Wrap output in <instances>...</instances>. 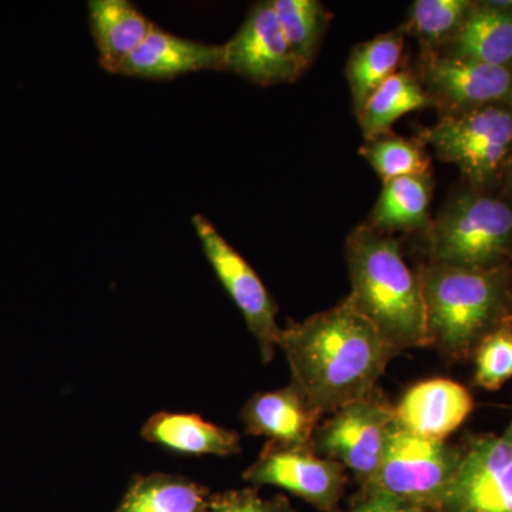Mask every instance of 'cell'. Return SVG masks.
Here are the masks:
<instances>
[{
	"label": "cell",
	"mask_w": 512,
	"mask_h": 512,
	"mask_svg": "<svg viewBox=\"0 0 512 512\" xmlns=\"http://www.w3.org/2000/svg\"><path fill=\"white\" fill-rule=\"evenodd\" d=\"M278 349L292 383L320 414L375 392L397 350L362 315L349 296L328 311L281 329Z\"/></svg>",
	"instance_id": "obj_1"
},
{
	"label": "cell",
	"mask_w": 512,
	"mask_h": 512,
	"mask_svg": "<svg viewBox=\"0 0 512 512\" xmlns=\"http://www.w3.org/2000/svg\"><path fill=\"white\" fill-rule=\"evenodd\" d=\"M439 512H512V416L503 433L474 437L461 448Z\"/></svg>",
	"instance_id": "obj_9"
},
{
	"label": "cell",
	"mask_w": 512,
	"mask_h": 512,
	"mask_svg": "<svg viewBox=\"0 0 512 512\" xmlns=\"http://www.w3.org/2000/svg\"><path fill=\"white\" fill-rule=\"evenodd\" d=\"M208 512H292L281 500H266L255 490L228 491L214 495Z\"/></svg>",
	"instance_id": "obj_27"
},
{
	"label": "cell",
	"mask_w": 512,
	"mask_h": 512,
	"mask_svg": "<svg viewBox=\"0 0 512 512\" xmlns=\"http://www.w3.org/2000/svg\"><path fill=\"white\" fill-rule=\"evenodd\" d=\"M512 377V328L505 323L477 346L474 382L485 390H498Z\"/></svg>",
	"instance_id": "obj_26"
},
{
	"label": "cell",
	"mask_w": 512,
	"mask_h": 512,
	"mask_svg": "<svg viewBox=\"0 0 512 512\" xmlns=\"http://www.w3.org/2000/svg\"><path fill=\"white\" fill-rule=\"evenodd\" d=\"M224 46L225 70L258 86L293 83L302 76L272 2H258Z\"/></svg>",
	"instance_id": "obj_12"
},
{
	"label": "cell",
	"mask_w": 512,
	"mask_h": 512,
	"mask_svg": "<svg viewBox=\"0 0 512 512\" xmlns=\"http://www.w3.org/2000/svg\"><path fill=\"white\" fill-rule=\"evenodd\" d=\"M436 107L419 77L409 72H396L367 100L356 117L365 140L387 134L397 120L406 114Z\"/></svg>",
	"instance_id": "obj_22"
},
{
	"label": "cell",
	"mask_w": 512,
	"mask_h": 512,
	"mask_svg": "<svg viewBox=\"0 0 512 512\" xmlns=\"http://www.w3.org/2000/svg\"><path fill=\"white\" fill-rule=\"evenodd\" d=\"M440 55L494 66L512 64V2H474Z\"/></svg>",
	"instance_id": "obj_16"
},
{
	"label": "cell",
	"mask_w": 512,
	"mask_h": 512,
	"mask_svg": "<svg viewBox=\"0 0 512 512\" xmlns=\"http://www.w3.org/2000/svg\"><path fill=\"white\" fill-rule=\"evenodd\" d=\"M320 414L295 384L256 393L241 410L245 433L288 447H309Z\"/></svg>",
	"instance_id": "obj_14"
},
{
	"label": "cell",
	"mask_w": 512,
	"mask_h": 512,
	"mask_svg": "<svg viewBox=\"0 0 512 512\" xmlns=\"http://www.w3.org/2000/svg\"><path fill=\"white\" fill-rule=\"evenodd\" d=\"M420 141L440 160L457 165L474 187L503 177L512 151V107L490 106L466 113L444 114L421 131Z\"/></svg>",
	"instance_id": "obj_6"
},
{
	"label": "cell",
	"mask_w": 512,
	"mask_h": 512,
	"mask_svg": "<svg viewBox=\"0 0 512 512\" xmlns=\"http://www.w3.org/2000/svg\"><path fill=\"white\" fill-rule=\"evenodd\" d=\"M360 154L379 174L383 183L406 175L431 173L430 158L420 140L383 134L367 140Z\"/></svg>",
	"instance_id": "obj_25"
},
{
	"label": "cell",
	"mask_w": 512,
	"mask_h": 512,
	"mask_svg": "<svg viewBox=\"0 0 512 512\" xmlns=\"http://www.w3.org/2000/svg\"><path fill=\"white\" fill-rule=\"evenodd\" d=\"M419 80L437 109L466 113L490 106L512 107V64L494 66L424 50Z\"/></svg>",
	"instance_id": "obj_10"
},
{
	"label": "cell",
	"mask_w": 512,
	"mask_h": 512,
	"mask_svg": "<svg viewBox=\"0 0 512 512\" xmlns=\"http://www.w3.org/2000/svg\"><path fill=\"white\" fill-rule=\"evenodd\" d=\"M141 436L148 443L185 456L229 457L241 453V439L235 431L210 423L198 414H153L141 427Z\"/></svg>",
	"instance_id": "obj_17"
},
{
	"label": "cell",
	"mask_w": 512,
	"mask_h": 512,
	"mask_svg": "<svg viewBox=\"0 0 512 512\" xmlns=\"http://www.w3.org/2000/svg\"><path fill=\"white\" fill-rule=\"evenodd\" d=\"M202 70H225L224 46L184 39L154 26L144 42L128 57L120 74L168 80Z\"/></svg>",
	"instance_id": "obj_15"
},
{
	"label": "cell",
	"mask_w": 512,
	"mask_h": 512,
	"mask_svg": "<svg viewBox=\"0 0 512 512\" xmlns=\"http://www.w3.org/2000/svg\"><path fill=\"white\" fill-rule=\"evenodd\" d=\"M404 37V29H396L360 43L350 53L345 72L356 117L370 96L397 72L402 60Z\"/></svg>",
	"instance_id": "obj_21"
},
{
	"label": "cell",
	"mask_w": 512,
	"mask_h": 512,
	"mask_svg": "<svg viewBox=\"0 0 512 512\" xmlns=\"http://www.w3.org/2000/svg\"><path fill=\"white\" fill-rule=\"evenodd\" d=\"M503 177L507 190L512 195V151L510 157H508L507 163L504 165Z\"/></svg>",
	"instance_id": "obj_29"
},
{
	"label": "cell",
	"mask_w": 512,
	"mask_h": 512,
	"mask_svg": "<svg viewBox=\"0 0 512 512\" xmlns=\"http://www.w3.org/2000/svg\"><path fill=\"white\" fill-rule=\"evenodd\" d=\"M89 22L100 66L113 74H120L128 57L156 26L128 0H92Z\"/></svg>",
	"instance_id": "obj_18"
},
{
	"label": "cell",
	"mask_w": 512,
	"mask_h": 512,
	"mask_svg": "<svg viewBox=\"0 0 512 512\" xmlns=\"http://www.w3.org/2000/svg\"><path fill=\"white\" fill-rule=\"evenodd\" d=\"M276 18L302 73L311 67L332 15L318 0H274Z\"/></svg>",
	"instance_id": "obj_23"
},
{
	"label": "cell",
	"mask_w": 512,
	"mask_h": 512,
	"mask_svg": "<svg viewBox=\"0 0 512 512\" xmlns=\"http://www.w3.org/2000/svg\"><path fill=\"white\" fill-rule=\"evenodd\" d=\"M349 512H426L382 495H363L362 501Z\"/></svg>",
	"instance_id": "obj_28"
},
{
	"label": "cell",
	"mask_w": 512,
	"mask_h": 512,
	"mask_svg": "<svg viewBox=\"0 0 512 512\" xmlns=\"http://www.w3.org/2000/svg\"><path fill=\"white\" fill-rule=\"evenodd\" d=\"M426 305L430 346L464 357L508 323L511 278L504 266L488 269L424 265L417 272Z\"/></svg>",
	"instance_id": "obj_3"
},
{
	"label": "cell",
	"mask_w": 512,
	"mask_h": 512,
	"mask_svg": "<svg viewBox=\"0 0 512 512\" xmlns=\"http://www.w3.org/2000/svg\"><path fill=\"white\" fill-rule=\"evenodd\" d=\"M433 174L406 175L386 181L369 225L377 231H426L430 225Z\"/></svg>",
	"instance_id": "obj_19"
},
{
	"label": "cell",
	"mask_w": 512,
	"mask_h": 512,
	"mask_svg": "<svg viewBox=\"0 0 512 512\" xmlns=\"http://www.w3.org/2000/svg\"><path fill=\"white\" fill-rule=\"evenodd\" d=\"M393 421L394 407L372 392L336 410L318 426L311 446L352 471L363 485L380 466Z\"/></svg>",
	"instance_id": "obj_7"
},
{
	"label": "cell",
	"mask_w": 512,
	"mask_h": 512,
	"mask_svg": "<svg viewBox=\"0 0 512 512\" xmlns=\"http://www.w3.org/2000/svg\"><path fill=\"white\" fill-rule=\"evenodd\" d=\"M210 500L190 478L153 473L134 478L116 512H208Z\"/></svg>",
	"instance_id": "obj_20"
},
{
	"label": "cell",
	"mask_w": 512,
	"mask_h": 512,
	"mask_svg": "<svg viewBox=\"0 0 512 512\" xmlns=\"http://www.w3.org/2000/svg\"><path fill=\"white\" fill-rule=\"evenodd\" d=\"M349 299L397 352L430 346L419 275L404 261L399 239L360 225L345 247Z\"/></svg>",
	"instance_id": "obj_2"
},
{
	"label": "cell",
	"mask_w": 512,
	"mask_h": 512,
	"mask_svg": "<svg viewBox=\"0 0 512 512\" xmlns=\"http://www.w3.org/2000/svg\"><path fill=\"white\" fill-rule=\"evenodd\" d=\"M473 5L470 0H416L404 32L413 33L424 50L437 52L456 35Z\"/></svg>",
	"instance_id": "obj_24"
},
{
	"label": "cell",
	"mask_w": 512,
	"mask_h": 512,
	"mask_svg": "<svg viewBox=\"0 0 512 512\" xmlns=\"http://www.w3.org/2000/svg\"><path fill=\"white\" fill-rule=\"evenodd\" d=\"M346 468L309 447H288L269 441L244 471L247 483L282 488L320 511L335 510L346 485Z\"/></svg>",
	"instance_id": "obj_11"
},
{
	"label": "cell",
	"mask_w": 512,
	"mask_h": 512,
	"mask_svg": "<svg viewBox=\"0 0 512 512\" xmlns=\"http://www.w3.org/2000/svg\"><path fill=\"white\" fill-rule=\"evenodd\" d=\"M461 448L417 436L394 419L375 476L363 494L382 495L423 511L439 512L456 477Z\"/></svg>",
	"instance_id": "obj_5"
},
{
	"label": "cell",
	"mask_w": 512,
	"mask_h": 512,
	"mask_svg": "<svg viewBox=\"0 0 512 512\" xmlns=\"http://www.w3.org/2000/svg\"><path fill=\"white\" fill-rule=\"evenodd\" d=\"M202 251L215 275L244 316L249 332L258 342L265 363L274 359L281 328L276 322L278 308L271 293L244 256L222 237L218 229L202 215L192 217Z\"/></svg>",
	"instance_id": "obj_8"
},
{
	"label": "cell",
	"mask_w": 512,
	"mask_h": 512,
	"mask_svg": "<svg viewBox=\"0 0 512 512\" xmlns=\"http://www.w3.org/2000/svg\"><path fill=\"white\" fill-rule=\"evenodd\" d=\"M473 409L474 400L466 387L439 377L413 384L394 407V419L417 436L444 441Z\"/></svg>",
	"instance_id": "obj_13"
},
{
	"label": "cell",
	"mask_w": 512,
	"mask_h": 512,
	"mask_svg": "<svg viewBox=\"0 0 512 512\" xmlns=\"http://www.w3.org/2000/svg\"><path fill=\"white\" fill-rule=\"evenodd\" d=\"M426 232L431 264L497 268L512 254V205L481 191L461 192Z\"/></svg>",
	"instance_id": "obj_4"
}]
</instances>
